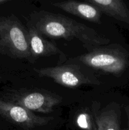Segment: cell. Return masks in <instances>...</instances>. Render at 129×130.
I'll list each match as a JSON object with an SVG mask.
<instances>
[{
    "mask_svg": "<svg viewBox=\"0 0 129 130\" xmlns=\"http://www.w3.org/2000/svg\"><path fill=\"white\" fill-rule=\"evenodd\" d=\"M33 27L42 36L51 38L67 40L75 38L89 51L108 44L110 41L94 29L60 14L46 11L39 13Z\"/></svg>",
    "mask_w": 129,
    "mask_h": 130,
    "instance_id": "6da1fadb",
    "label": "cell"
},
{
    "mask_svg": "<svg viewBox=\"0 0 129 130\" xmlns=\"http://www.w3.org/2000/svg\"><path fill=\"white\" fill-rule=\"evenodd\" d=\"M83 64L116 77H129V49L120 44L108 48H97L78 58Z\"/></svg>",
    "mask_w": 129,
    "mask_h": 130,
    "instance_id": "7a4b0ae2",
    "label": "cell"
},
{
    "mask_svg": "<svg viewBox=\"0 0 129 130\" xmlns=\"http://www.w3.org/2000/svg\"><path fill=\"white\" fill-rule=\"evenodd\" d=\"M0 53L13 58L33 60L27 30L13 17L0 18Z\"/></svg>",
    "mask_w": 129,
    "mask_h": 130,
    "instance_id": "3957f363",
    "label": "cell"
},
{
    "mask_svg": "<svg viewBox=\"0 0 129 130\" xmlns=\"http://www.w3.org/2000/svg\"><path fill=\"white\" fill-rule=\"evenodd\" d=\"M35 72L41 77H47L56 83L65 87L75 88L83 85H99L96 78L89 77L82 73L76 66L68 65L53 67H47L41 69H35Z\"/></svg>",
    "mask_w": 129,
    "mask_h": 130,
    "instance_id": "277c9868",
    "label": "cell"
},
{
    "mask_svg": "<svg viewBox=\"0 0 129 130\" xmlns=\"http://www.w3.org/2000/svg\"><path fill=\"white\" fill-rule=\"evenodd\" d=\"M0 116L26 129L46 125L51 119L35 115L20 105L2 99H0Z\"/></svg>",
    "mask_w": 129,
    "mask_h": 130,
    "instance_id": "5b68a950",
    "label": "cell"
},
{
    "mask_svg": "<svg viewBox=\"0 0 129 130\" xmlns=\"http://www.w3.org/2000/svg\"><path fill=\"white\" fill-rule=\"evenodd\" d=\"M10 100L31 112L49 113L61 101L60 97L42 92L16 93L10 96Z\"/></svg>",
    "mask_w": 129,
    "mask_h": 130,
    "instance_id": "8992f818",
    "label": "cell"
},
{
    "mask_svg": "<svg viewBox=\"0 0 129 130\" xmlns=\"http://www.w3.org/2000/svg\"><path fill=\"white\" fill-rule=\"evenodd\" d=\"M102 13L113 18L129 30V4L123 0H89Z\"/></svg>",
    "mask_w": 129,
    "mask_h": 130,
    "instance_id": "52a82bcc",
    "label": "cell"
},
{
    "mask_svg": "<svg viewBox=\"0 0 129 130\" xmlns=\"http://www.w3.org/2000/svg\"><path fill=\"white\" fill-rule=\"evenodd\" d=\"M53 5L66 12L96 24L101 23L102 12L96 6L89 3L67 1L54 3Z\"/></svg>",
    "mask_w": 129,
    "mask_h": 130,
    "instance_id": "ba28073f",
    "label": "cell"
},
{
    "mask_svg": "<svg viewBox=\"0 0 129 130\" xmlns=\"http://www.w3.org/2000/svg\"><path fill=\"white\" fill-rule=\"evenodd\" d=\"M27 32L30 52L33 60L38 57H49L61 53L56 44L44 39L33 25L30 26Z\"/></svg>",
    "mask_w": 129,
    "mask_h": 130,
    "instance_id": "9c48e42d",
    "label": "cell"
},
{
    "mask_svg": "<svg viewBox=\"0 0 129 130\" xmlns=\"http://www.w3.org/2000/svg\"><path fill=\"white\" fill-rule=\"evenodd\" d=\"M96 130H121L120 111L118 107L108 109L96 118Z\"/></svg>",
    "mask_w": 129,
    "mask_h": 130,
    "instance_id": "30bf717a",
    "label": "cell"
},
{
    "mask_svg": "<svg viewBox=\"0 0 129 130\" xmlns=\"http://www.w3.org/2000/svg\"><path fill=\"white\" fill-rule=\"evenodd\" d=\"M125 110L126 112V116H127V119H128V127L126 130H129V104L126 105L125 107Z\"/></svg>",
    "mask_w": 129,
    "mask_h": 130,
    "instance_id": "8fae6325",
    "label": "cell"
},
{
    "mask_svg": "<svg viewBox=\"0 0 129 130\" xmlns=\"http://www.w3.org/2000/svg\"><path fill=\"white\" fill-rule=\"evenodd\" d=\"M7 2H8V0H0V5H3V4L6 3H7Z\"/></svg>",
    "mask_w": 129,
    "mask_h": 130,
    "instance_id": "7c38bea8",
    "label": "cell"
}]
</instances>
